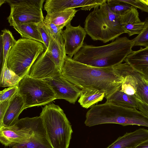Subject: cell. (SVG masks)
<instances>
[{
    "label": "cell",
    "instance_id": "6da1fadb",
    "mask_svg": "<svg viewBox=\"0 0 148 148\" xmlns=\"http://www.w3.org/2000/svg\"><path fill=\"white\" fill-rule=\"evenodd\" d=\"M113 67H93L75 61L67 56L61 73L81 90L92 88L103 91L107 99L121 89L124 80L123 77L115 73Z\"/></svg>",
    "mask_w": 148,
    "mask_h": 148
},
{
    "label": "cell",
    "instance_id": "7a4b0ae2",
    "mask_svg": "<svg viewBox=\"0 0 148 148\" xmlns=\"http://www.w3.org/2000/svg\"><path fill=\"white\" fill-rule=\"evenodd\" d=\"M132 40L127 37H119L110 43L95 46L84 42L73 58L74 60L93 67H113L122 63L133 51Z\"/></svg>",
    "mask_w": 148,
    "mask_h": 148
},
{
    "label": "cell",
    "instance_id": "3957f363",
    "mask_svg": "<svg viewBox=\"0 0 148 148\" xmlns=\"http://www.w3.org/2000/svg\"><path fill=\"white\" fill-rule=\"evenodd\" d=\"M121 18V16L111 11L106 2L89 14L85 20L84 28L92 40L106 43L125 33Z\"/></svg>",
    "mask_w": 148,
    "mask_h": 148
},
{
    "label": "cell",
    "instance_id": "277c9868",
    "mask_svg": "<svg viewBox=\"0 0 148 148\" xmlns=\"http://www.w3.org/2000/svg\"><path fill=\"white\" fill-rule=\"evenodd\" d=\"M52 148H68L73 132L63 110L53 103L46 105L40 116Z\"/></svg>",
    "mask_w": 148,
    "mask_h": 148
},
{
    "label": "cell",
    "instance_id": "5b68a950",
    "mask_svg": "<svg viewBox=\"0 0 148 148\" xmlns=\"http://www.w3.org/2000/svg\"><path fill=\"white\" fill-rule=\"evenodd\" d=\"M44 49L40 42L21 38L10 51L7 67L23 78L29 74L32 65Z\"/></svg>",
    "mask_w": 148,
    "mask_h": 148
},
{
    "label": "cell",
    "instance_id": "8992f818",
    "mask_svg": "<svg viewBox=\"0 0 148 148\" xmlns=\"http://www.w3.org/2000/svg\"><path fill=\"white\" fill-rule=\"evenodd\" d=\"M18 87V93L24 102V110L46 105L56 99L54 91L45 79L31 77L28 75L22 79Z\"/></svg>",
    "mask_w": 148,
    "mask_h": 148
},
{
    "label": "cell",
    "instance_id": "52a82bcc",
    "mask_svg": "<svg viewBox=\"0 0 148 148\" xmlns=\"http://www.w3.org/2000/svg\"><path fill=\"white\" fill-rule=\"evenodd\" d=\"M45 0H6L10 7L7 18L10 26L24 23L38 24L43 21L42 12Z\"/></svg>",
    "mask_w": 148,
    "mask_h": 148
},
{
    "label": "cell",
    "instance_id": "ba28073f",
    "mask_svg": "<svg viewBox=\"0 0 148 148\" xmlns=\"http://www.w3.org/2000/svg\"><path fill=\"white\" fill-rule=\"evenodd\" d=\"M32 118L19 119L14 125L0 126V142L6 147H13L28 141L32 132Z\"/></svg>",
    "mask_w": 148,
    "mask_h": 148
},
{
    "label": "cell",
    "instance_id": "9c48e42d",
    "mask_svg": "<svg viewBox=\"0 0 148 148\" xmlns=\"http://www.w3.org/2000/svg\"><path fill=\"white\" fill-rule=\"evenodd\" d=\"M45 79L54 91L56 99H64L74 104L80 97L81 90L64 78L61 72Z\"/></svg>",
    "mask_w": 148,
    "mask_h": 148
},
{
    "label": "cell",
    "instance_id": "30bf717a",
    "mask_svg": "<svg viewBox=\"0 0 148 148\" xmlns=\"http://www.w3.org/2000/svg\"><path fill=\"white\" fill-rule=\"evenodd\" d=\"M107 0H46L44 10L47 14L67 9L81 7L82 10H90L96 8Z\"/></svg>",
    "mask_w": 148,
    "mask_h": 148
},
{
    "label": "cell",
    "instance_id": "8fae6325",
    "mask_svg": "<svg viewBox=\"0 0 148 148\" xmlns=\"http://www.w3.org/2000/svg\"><path fill=\"white\" fill-rule=\"evenodd\" d=\"M66 54L71 58L82 47L87 33L80 25L74 27L69 23L62 31Z\"/></svg>",
    "mask_w": 148,
    "mask_h": 148
},
{
    "label": "cell",
    "instance_id": "7c38bea8",
    "mask_svg": "<svg viewBox=\"0 0 148 148\" xmlns=\"http://www.w3.org/2000/svg\"><path fill=\"white\" fill-rule=\"evenodd\" d=\"M60 72V71L47 49L40 56L32 65L28 75L34 78L46 79Z\"/></svg>",
    "mask_w": 148,
    "mask_h": 148
},
{
    "label": "cell",
    "instance_id": "4fadbf2b",
    "mask_svg": "<svg viewBox=\"0 0 148 148\" xmlns=\"http://www.w3.org/2000/svg\"><path fill=\"white\" fill-rule=\"evenodd\" d=\"M33 132L29 140L12 148H52L48 138L41 117H32Z\"/></svg>",
    "mask_w": 148,
    "mask_h": 148
},
{
    "label": "cell",
    "instance_id": "5bb4252c",
    "mask_svg": "<svg viewBox=\"0 0 148 148\" xmlns=\"http://www.w3.org/2000/svg\"><path fill=\"white\" fill-rule=\"evenodd\" d=\"M147 139L148 130L140 128L126 133L106 148H135Z\"/></svg>",
    "mask_w": 148,
    "mask_h": 148
},
{
    "label": "cell",
    "instance_id": "9a60e30c",
    "mask_svg": "<svg viewBox=\"0 0 148 148\" xmlns=\"http://www.w3.org/2000/svg\"><path fill=\"white\" fill-rule=\"evenodd\" d=\"M128 65L142 74L148 81V46L133 51L124 60Z\"/></svg>",
    "mask_w": 148,
    "mask_h": 148
},
{
    "label": "cell",
    "instance_id": "2e32d148",
    "mask_svg": "<svg viewBox=\"0 0 148 148\" xmlns=\"http://www.w3.org/2000/svg\"><path fill=\"white\" fill-rule=\"evenodd\" d=\"M120 65L135 80V96L143 102L148 104V81L142 74L134 70L126 62L121 63Z\"/></svg>",
    "mask_w": 148,
    "mask_h": 148
},
{
    "label": "cell",
    "instance_id": "e0dca14e",
    "mask_svg": "<svg viewBox=\"0 0 148 148\" xmlns=\"http://www.w3.org/2000/svg\"><path fill=\"white\" fill-rule=\"evenodd\" d=\"M121 24L125 33L130 36L138 35L141 32L144 26V21H141L137 9L133 7L121 16Z\"/></svg>",
    "mask_w": 148,
    "mask_h": 148
},
{
    "label": "cell",
    "instance_id": "ac0fdd59",
    "mask_svg": "<svg viewBox=\"0 0 148 148\" xmlns=\"http://www.w3.org/2000/svg\"><path fill=\"white\" fill-rule=\"evenodd\" d=\"M24 105L22 97L17 93L10 100L1 125L11 126L15 125L19 120V115L24 110Z\"/></svg>",
    "mask_w": 148,
    "mask_h": 148
},
{
    "label": "cell",
    "instance_id": "d6986e66",
    "mask_svg": "<svg viewBox=\"0 0 148 148\" xmlns=\"http://www.w3.org/2000/svg\"><path fill=\"white\" fill-rule=\"evenodd\" d=\"M78 11L75 8H70L47 14L43 22L53 23L62 30L64 27L71 23Z\"/></svg>",
    "mask_w": 148,
    "mask_h": 148
},
{
    "label": "cell",
    "instance_id": "ffe728a7",
    "mask_svg": "<svg viewBox=\"0 0 148 148\" xmlns=\"http://www.w3.org/2000/svg\"><path fill=\"white\" fill-rule=\"evenodd\" d=\"M105 97L103 91L94 88H87L81 90L78 102L82 107L88 109L101 101Z\"/></svg>",
    "mask_w": 148,
    "mask_h": 148
},
{
    "label": "cell",
    "instance_id": "44dd1931",
    "mask_svg": "<svg viewBox=\"0 0 148 148\" xmlns=\"http://www.w3.org/2000/svg\"><path fill=\"white\" fill-rule=\"evenodd\" d=\"M49 35L50 40L47 49L55 64L61 72L67 56L66 53L64 45L57 42L50 35Z\"/></svg>",
    "mask_w": 148,
    "mask_h": 148
},
{
    "label": "cell",
    "instance_id": "7402d4cb",
    "mask_svg": "<svg viewBox=\"0 0 148 148\" xmlns=\"http://www.w3.org/2000/svg\"><path fill=\"white\" fill-rule=\"evenodd\" d=\"M38 25V24H36L26 23L18 24L13 27L22 38L35 40L43 45L44 42Z\"/></svg>",
    "mask_w": 148,
    "mask_h": 148
},
{
    "label": "cell",
    "instance_id": "603a6c76",
    "mask_svg": "<svg viewBox=\"0 0 148 148\" xmlns=\"http://www.w3.org/2000/svg\"><path fill=\"white\" fill-rule=\"evenodd\" d=\"M106 101L125 107L137 108L135 95H128L121 91V89L107 99Z\"/></svg>",
    "mask_w": 148,
    "mask_h": 148
},
{
    "label": "cell",
    "instance_id": "cb8c5ba5",
    "mask_svg": "<svg viewBox=\"0 0 148 148\" xmlns=\"http://www.w3.org/2000/svg\"><path fill=\"white\" fill-rule=\"evenodd\" d=\"M22 79L9 69L7 65L2 66L0 75V87L18 86Z\"/></svg>",
    "mask_w": 148,
    "mask_h": 148
},
{
    "label": "cell",
    "instance_id": "d4e9b609",
    "mask_svg": "<svg viewBox=\"0 0 148 148\" xmlns=\"http://www.w3.org/2000/svg\"><path fill=\"white\" fill-rule=\"evenodd\" d=\"M1 38L2 40V65L7 64L10 51L16 42L12 32L5 29L2 30Z\"/></svg>",
    "mask_w": 148,
    "mask_h": 148
},
{
    "label": "cell",
    "instance_id": "484cf974",
    "mask_svg": "<svg viewBox=\"0 0 148 148\" xmlns=\"http://www.w3.org/2000/svg\"><path fill=\"white\" fill-rule=\"evenodd\" d=\"M106 2L111 11L114 14L122 16L134 7L121 0H107Z\"/></svg>",
    "mask_w": 148,
    "mask_h": 148
},
{
    "label": "cell",
    "instance_id": "4316f807",
    "mask_svg": "<svg viewBox=\"0 0 148 148\" xmlns=\"http://www.w3.org/2000/svg\"><path fill=\"white\" fill-rule=\"evenodd\" d=\"M132 40L134 46L146 47L148 46V17L145 20L144 26L141 32Z\"/></svg>",
    "mask_w": 148,
    "mask_h": 148
},
{
    "label": "cell",
    "instance_id": "83f0119b",
    "mask_svg": "<svg viewBox=\"0 0 148 148\" xmlns=\"http://www.w3.org/2000/svg\"><path fill=\"white\" fill-rule=\"evenodd\" d=\"M44 23L50 36L57 42L64 45V40L62 34V30L53 23Z\"/></svg>",
    "mask_w": 148,
    "mask_h": 148
},
{
    "label": "cell",
    "instance_id": "f1b7e54d",
    "mask_svg": "<svg viewBox=\"0 0 148 148\" xmlns=\"http://www.w3.org/2000/svg\"><path fill=\"white\" fill-rule=\"evenodd\" d=\"M18 86H11L4 89L0 92V103L10 100L17 93Z\"/></svg>",
    "mask_w": 148,
    "mask_h": 148
},
{
    "label": "cell",
    "instance_id": "f546056e",
    "mask_svg": "<svg viewBox=\"0 0 148 148\" xmlns=\"http://www.w3.org/2000/svg\"><path fill=\"white\" fill-rule=\"evenodd\" d=\"M38 28L41 36L44 42L45 50H46L49 46L50 37L46 27L45 24L43 21L41 22L38 24Z\"/></svg>",
    "mask_w": 148,
    "mask_h": 148
},
{
    "label": "cell",
    "instance_id": "4dcf8cb0",
    "mask_svg": "<svg viewBox=\"0 0 148 148\" xmlns=\"http://www.w3.org/2000/svg\"><path fill=\"white\" fill-rule=\"evenodd\" d=\"M134 7L138 8L142 12L148 13V0H121Z\"/></svg>",
    "mask_w": 148,
    "mask_h": 148
},
{
    "label": "cell",
    "instance_id": "1f68e13d",
    "mask_svg": "<svg viewBox=\"0 0 148 148\" xmlns=\"http://www.w3.org/2000/svg\"><path fill=\"white\" fill-rule=\"evenodd\" d=\"M10 100H6L0 103V125L3 124V118L9 106Z\"/></svg>",
    "mask_w": 148,
    "mask_h": 148
},
{
    "label": "cell",
    "instance_id": "d6a6232c",
    "mask_svg": "<svg viewBox=\"0 0 148 148\" xmlns=\"http://www.w3.org/2000/svg\"><path fill=\"white\" fill-rule=\"evenodd\" d=\"M136 98L137 103V109L148 117V104L143 102L136 97Z\"/></svg>",
    "mask_w": 148,
    "mask_h": 148
},
{
    "label": "cell",
    "instance_id": "836d02e7",
    "mask_svg": "<svg viewBox=\"0 0 148 148\" xmlns=\"http://www.w3.org/2000/svg\"><path fill=\"white\" fill-rule=\"evenodd\" d=\"M135 148H148V139L138 145Z\"/></svg>",
    "mask_w": 148,
    "mask_h": 148
},
{
    "label": "cell",
    "instance_id": "e575fe53",
    "mask_svg": "<svg viewBox=\"0 0 148 148\" xmlns=\"http://www.w3.org/2000/svg\"><path fill=\"white\" fill-rule=\"evenodd\" d=\"M5 2H6V0H1L0 1V6L3 4L5 3Z\"/></svg>",
    "mask_w": 148,
    "mask_h": 148
},
{
    "label": "cell",
    "instance_id": "d590c367",
    "mask_svg": "<svg viewBox=\"0 0 148 148\" xmlns=\"http://www.w3.org/2000/svg\"></svg>",
    "mask_w": 148,
    "mask_h": 148
}]
</instances>
